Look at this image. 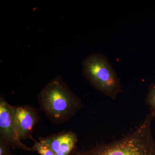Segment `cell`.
Listing matches in <instances>:
<instances>
[{
  "label": "cell",
  "mask_w": 155,
  "mask_h": 155,
  "mask_svg": "<svg viewBox=\"0 0 155 155\" xmlns=\"http://www.w3.org/2000/svg\"><path fill=\"white\" fill-rule=\"evenodd\" d=\"M41 110L53 123L68 122L84 107L81 99L70 90L61 75L50 81L38 95Z\"/></svg>",
  "instance_id": "6da1fadb"
},
{
  "label": "cell",
  "mask_w": 155,
  "mask_h": 155,
  "mask_svg": "<svg viewBox=\"0 0 155 155\" xmlns=\"http://www.w3.org/2000/svg\"><path fill=\"white\" fill-rule=\"evenodd\" d=\"M155 117L150 113L139 127L121 139L97 145L84 151L75 149L69 155H155V142L151 130Z\"/></svg>",
  "instance_id": "7a4b0ae2"
},
{
  "label": "cell",
  "mask_w": 155,
  "mask_h": 155,
  "mask_svg": "<svg viewBox=\"0 0 155 155\" xmlns=\"http://www.w3.org/2000/svg\"><path fill=\"white\" fill-rule=\"evenodd\" d=\"M84 76L97 91L112 100L122 92L120 79L104 55L94 53L81 62Z\"/></svg>",
  "instance_id": "3957f363"
},
{
  "label": "cell",
  "mask_w": 155,
  "mask_h": 155,
  "mask_svg": "<svg viewBox=\"0 0 155 155\" xmlns=\"http://www.w3.org/2000/svg\"><path fill=\"white\" fill-rule=\"evenodd\" d=\"M15 106L11 105L4 97H0V139L5 141L14 149L34 151L21 141L15 122Z\"/></svg>",
  "instance_id": "277c9868"
},
{
  "label": "cell",
  "mask_w": 155,
  "mask_h": 155,
  "mask_svg": "<svg viewBox=\"0 0 155 155\" xmlns=\"http://www.w3.org/2000/svg\"><path fill=\"white\" fill-rule=\"evenodd\" d=\"M15 122L21 140L30 139L34 141L32 134L39 116L36 109L29 105L15 106Z\"/></svg>",
  "instance_id": "5b68a950"
},
{
  "label": "cell",
  "mask_w": 155,
  "mask_h": 155,
  "mask_svg": "<svg viewBox=\"0 0 155 155\" xmlns=\"http://www.w3.org/2000/svg\"><path fill=\"white\" fill-rule=\"evenodd\" d=\"M39 141L50 147L55 155H69L78 141L77 134L72 131H63L46 137L39 138Z\"/></svg>",
  "instance_id": "8992f818"
},
{
  "label": "cell",
  "mask_w": 155,
  "mask_h": 155,
  "mask_svg": "<svg viewBox=\"0 0 155 155\" xmlns=\"http://www.w3.org/2000/svg\"><path fill=\"white\" fill-rule=\"evenodd\" d=\"M144 102L149 107L150 113L155 116V81L149 85Z\"/></svg>",
  "instance_id": "52a82bcc"
},
{
  "label": "cell",
  "mask_w": 155,
  "mask_h": 155,
  "mask_svg": "<svg viewBox=\"0 0 155 155\" xmlns=\"http://www.w3.org/2000/svg\"><path fill=\"white\" fill-rule=\"evenodd\" d=\"M34 145L32 147L34 151H37L40 155H55L51 149L46 144L41 142L34 141Z\"/></svg>",
  "instance_id": "ba28073f"
},
{
  "label": "cell",
  "mask_w": 155,
  "mask_h": 155,
  "mask_svg": "<svg viewBox=\"0 0 155 155\" xmlns=\"http://www.w3.org/2000/svg\"><path fill=\"white\" fill-rule=\"evenodd\" d=\"M11 147L5 141L0 139V155H13Z\"/></svg>",
  "instance_id": "9c48e42d"
}]
</instances>
